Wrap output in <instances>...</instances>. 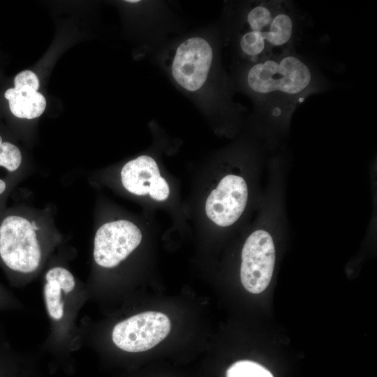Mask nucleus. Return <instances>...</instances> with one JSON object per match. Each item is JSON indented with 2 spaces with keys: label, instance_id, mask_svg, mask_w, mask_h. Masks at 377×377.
Masks as SVG:
<instances>
[{
  "label": "nucleus",
  "instance_id": "f03ea898",
  "mask_svg": "<svg viewBox=\"0 0 377 377\" xmlns=\"http://www.w3.org/2000/svg\"><path fill=\"white\" fill-rule=\"evenodd\" d=\"M58 238L47 212L22 206L0 210V266L13 278L36 272Z\"/></svg>",
  "mask_w": 377,
  "mask_h": 377
},
{
  "label": "nucleus",
  "instance_id": "9d476101",
  "mask_svg": "<svg viewBox=\"0 0 377 377\" xmlns=\"http://www.w3.org/2000/svg\"><path fill=\"white\" fill-rule=\"evenodd\" d=\"M45 281L43 296L47 312L53 320H60L64 314L63 295L73 290L75 278L68 269L57 266L47 271Z\"/></svg>",
  "mask_w": 377,
  "mask_h": 377
},
{
  "label": "nucleus",
  "instance_id": "dca6fc26",
  "mask_svg": "<svg viewBox=\"0 0 377 377\" xmlns=\"http://www.w3.org/2000/svg\"><path fill=\"white\" fill-rule=\"evenodd\" d=\"M1 297L3 298V296H1V294H0V302H1Z\"/></svg>",
  "mask_w": 377,
  "mask_h": 377
},
{
  "label": "nucleus",
  "instance_id": "423d86ee",
  "mask_svg": "<svg viewBox=\"0 0 377 377\" xmlns=\"http://www.w3.org/2000/svg\"><path fill=\"white\" fill-rule=\"evenodd\" d=\"M142 232L127 220L105 223L96 230L93 256L100 267L112 268L126 259L140 244Z\"/></svg>",
  "mask_w": 377,
  "mask_h": 377
},
{
  "label": "nucleus",
  "instance_id": "20e7f679",
  "mask_svg": "<svg viewBox=\"0 0 377 377\" xmlns=\"http://www.w3.org/2000/svg\"><path fill=\"white\" fill-rule=\"evenodd\" d=\"M170 329L168 316L158 311H145L118 323L112 330V339L121 350L142 352L162 341Z\"/></svg>",
  "mask_w": 377,
  "mask_h": 377
},
{
  "label": "nucleus",
  "instance_id": "0eeeda50",
  "mask_svg": "<svg viewBox=\"0 0 377 377\" xmlns=\"http://www.w3.org/2000/svg\"><path fill=\"white\" fill-rule=\"evenodd\" d=\"M212 60L210 44L201 37H191L182 43L175 52L172 77L184 89L198 91L207 79Z\"/></svg>",
  "mask_w": 377,
  "mask_h": 377
},
{
  "label": "nucleus",
  "instance_id": "7ed1b4c3",
  "mask_svg": "<svg viewBox=\"0 0 377 377\" xmlns=\"http://www.w3.org/2000/svg\"><path fill=\"white\" fill-rule=\"evenodd\" d=\"M297 30V12L291 1H252L237 34L239 51L249 64L283 54L294 50Z\"/></svg>",
  "mask_w": 377,
  "mask_h": 377
},
{
  "label": "nucleus",
  "instance_id": "f257e3e1",
  "mask_svg": "<svg viewBox=\"0 0 377 377\" xmlns=\"http://www.w3.org/2000/svg\"><path fill=\"white\" fill-rule=\"evenodd\" d=\"M244 82L258 110L274 122L287 121L308 96L328 87L314 66L295 50L249 64Z\"/></svg>",
  "mask_w": 377,
  "mask_h": 377
},
{
  "label": "nucleus",
  "instance_id": "9b49d317",
  "mask_svg": "<svg viewBox=\"0 0 377 377\" xmlns=\"http://www.w3.org/2000/svg\"><path fill=\"white\" fill-rule=\"evenodd\" d=\"M120 175L123 186L128 192L137 195L149 194L161 177L155 160L146 155L126 163Z\"/></svg>",
  "mask_w": 377,
  "mask_h": 377
},
{
  "label": "nucleus",
  "instance_id": "39448f33",
  "mask_svg": "<svg viewBox=\"0 0 377 377\" xmlns=\"http://www.w3.org/2000/svg\"><path fill=\"white\" fill-rule=\"evenodd\" d=\"M275 264V248L270 234L258 230L246 239L242 251L241 282L251 293L258 294L269 284Z\"/></svg>",
  "mask_w": 377,
  "mask_h": 377
},
{
  "label": "nucleus",
  "instance_id": "4468645a",
  "mask_svg": "<svg viewBox=\"0 0 377 377\" xmlns=\"http://www.w3.org/2000/svg\"><path fill=\"white\" fill-rule=\"evenodd\" d=\"M169 193V186L165 179L161 177L152 187L149 194L156 200L163 201L168 198Z\"/></svg>",
  "mask_w": 377,
  "mask_h": 377
},
{
  "label": "nucleus",
  "instance_id": "1a4fd4ad",
  "mask_svg": "<svg viewBox=\"0 0 377 377\" xmlns=\"http://www.w3.org/2000/svg\"><path fill=\"white\" fill-rule=\"evenodd\" d=\"M38 76L31 71H23L15 77L14 87L8 89L4 94L10 110L15 117L32 119L43 113L46 100L38 91Z\"/></svg>",
  "mask_w": 377,
  "mask_h": 377
},
{
  "label": "nucleus",
  "instance_id": "ddd939ff",
  "mask_svg": "<svg viewBox=\"0 0 377 377\" xmlns=\"http://www.w3.org/2000/svg\"><path fill=\"white\" fill-rule=\"evenodd\" d=\"M226 377H274L261 364L251 360H239L233 363L226 371Z\"/></svg>",
  "mask_w": 377,
  "mask_h": 377
},
{
  "label": "nucleus",
  "instance_id": "f8f14e48",
  "mask_svg": "<svg viewBox=\"0 0 377 377\" xmlns=\"http://www.w3.org/2000/svg\"><path fill=\"white\" fill-rule=\"evenodd\" d=\"M22 154L14 143L0 135V210L22 174Z\"/></svg>",
  "mask_w": 377,
  "mask_h": 377
},
{
  "label": "nucleus",
  "instance_id": "6e6552de",
  "mask_svg": "<svg viewBox=\"0 0 377 377\" xmlns=\"http://www.w3.org/2000/svg\"><path fill=\"white\" fill-rule=\"evenodd\" d=\"M248 199L245 180L239 176H225L207 198V216L216 225L231 226L243 213Z\"/></svg>",
  "mask_w": 377,
  "mask_h": 377
},
{
  "label": "nucleus",
  "instance_id": "2eb2a0df",
  "mask_svg": "<svg viewBox=\"0 0 377 377\" xmlns=\"http://www.w3.org/2000/svg\"><path fill=\"white\" fill-rule=\"evenodd\" d=\"M127 2L136 3V2H139V1H127Z\"/></svg>",
  "mask_w": 377,
  "mask_h": 377
}]
</instances>
